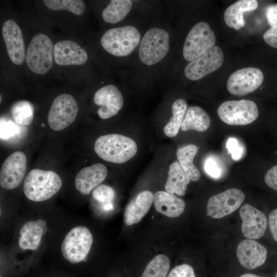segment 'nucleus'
I'll return each instance as SVG.
<instances>
[{"label":"nucleus","instance_id":"obj_13","mask_svg":"<svg viewBox=\"0 0 277 277\" xmlns=\"http://www.w3.org/2000/svg\"><path fill=\"white\" fill-rule=\"evenodd\" d=\"M27 163L26 156L22 151H17L9 155L1 169V186L7 190L17 187L24 179Z\"/></svg>","mask_w":277,"mask_h":277},{"label":"nucleus","instance_id":"obj_34","mask_svg":"<svg viewBox=\"0 0 277 277\" xmlns=\"http://www.w3.org/2000/svg\"><path fill=\"white\" fill-rule=\"evenodd\" d=\"M93 197L102 203H108L111 201L114 195L113 190L109 186L102 185L95 189L92 193Z\"/></svg>","mask_w":277,"mask_h":277},{"label":"nucleus","instance_id":"obj_23","mask_svg":"<svg viewBox=\"0 0 277 277\" xmlns=\"http://www.w3.org/2000/svg\"><path fill=\"white\" fill-rule=\"evenodd\" d=\"M258 6L255 0H240L230 5L225 10L224 19L230 28L239 30L243 27L246 22L243 13L255 10Z\"/></svg>","mask_w":277,"mask_h":277},{"label":"nucleus","instance_id":"obj_27","mask_svg":"<svg viewBox=\"0 0 277 277\" xmlns=\"http://www.w3.org/2000/svg\"><path fill=\"white\" fill-rule=\"evenodd\" d=\"M188 105L183 99L175 100L172 105V116L163 129L169 137H175L179 133L187 110Z\"/></svg>","mask_w":277,"mask_h":277},{"label":"nucleus","instance_id":"obj_22","mask_svg":"<svg viewBox=\"0 0 277 277\" xmlns=\"http://www.w3.org/2000/svg\"><path fill=\"white\" fill-rule=\"evenodd\" d=\"M153 203L157 212L169 217H178L185 208L183 200L164 191H159L154 194Z\"/></svg>","mask_w":277,"mask_h":277},{"label":"nucleus","instance_id":"obj_8","mask_svg":"<svg viewBox=\"0 0 277 277\" xmlns=\"http://www.w3.org/2000/svg\"><path fill=\"white\" fill-rule=\"evenodd\" d=\"M217 114L227 124L242 126L255 121L259 116V110L253 101L243 99L224 102L219 107Z\"/></svg>","mask_w":277,"mask_h":277},{"label":"nucleus","instance_id":"obj_38","mask_svg":"<svg viewBox=\"0 0 277 277\" xmlns=\"http://www.w3.org/2000/svg\"><path fill=\"white\" fill-rule=\"evenodd\" d=\"M266 17L269 25L274 27L277 25V3L268 6L266 8Z\"/></svg>","mask_w":277,"mask_h":277},{"label":"nucleus","instance_id":"obj_19","mask_svg":"<svg viewBox=\"0 0 277 277\" xmlns=\"http://www.w3.org/2000/svg\"><path fill=\"white\" fill-rule=\"evenodd\" d=\"M108 170L101 163H95L81 169L75 179L76 189L83 195H88L106 177Z\"/></svg>","mask_w":277,"mask_h":277},{"label":"nucleus","instance_id":"obj_11","mask_svg":"<svg viewBox=\"0 0 277 277\" xmlns=\"http://www.w3.org/2000/svg\"><path fill=\"white\" fill-rule=\"evenodd\" d=\"M224 61L222 50L217 46L208 49L185 68L184 74L189 80L197 81L220 68Z\"/></svg>","mask_w":277,"mask_h":277},{"label":"nucleus","instance_id":"obj_6","mask_svg":"<svg viewBox=\"0 0 277 277\" xmlns=\"http://www.w3.org/2000/svg\"><path fill=\"white\" fill-rule=\"evenodd\" d=\"M54 47L50 38L45 34H35L29 43L26 55L27 66L37 74L47 73L52 65Z\"/></svg>","mask_w":277,"mask_h":277},{"label":"nucleus","instance_id":"obj_36","mask_svg":"<svg viewBox=\"0 0 277 277\" xmlns=\"http://www.w3.org/2000/svg\"><path fill=\"white\" fill-rule=\"evenodd\" d=\"M264 180L269 187L277 191V165L273 166L267 171Z\"/></svg>","mask_w":277,"mask_h":277},{"label":"nucleus","instance_id":"obj_9","mask_svg":"<svg viewBox=\"0 0 277 277\" xmlns=\"http://www.w3.org/2000/svg\"><path fill=\"white\" fill-rule=\"evenodd\" d=\"M78 113V106L70 94L63 93L53 101L49 111L47 121L51 129L61 131L72 124Z\"/></svg>","mask_w":277,"mask_h":277},{"label":"nucleus","instance_id":"obj_3","mask_svg":"<svg viewBox=\"0 0 277 277\" xmlns=\"http://www.w3.org/2000/svg\"><path fill=\"white\" fill-rule=\"evenodd\" d=\"M138 30L132 26H125L107 30L101 38L104 50L118 57L131 54L141 42Z\"/></svg>","mask_w":277,"mask_h":277},{"label":"nucleus","instance_id":"obj_39","mask_svg":"<svg viewBox=\"0 0 277 277\" xmlns=\"http://www.w3.org/2000/svg\"><path fill=\"white\" fill-rule=\"evenodd\" d=\"M268 223L271 235L277 242V209H273L269 213Z\"/></svg>","mask_w":277,"mask_h":277},{"label":"nucleus","instance_id":"obj_4","mask_svg":"<svg viewBox=\"0 0 277 277\" xmlns=\"http://www.w3.org/2000/svg\"><path fill=\"white\" fill-rule=\"evenodd\" d=\"M170 45L169 35L162 28L153 27L143 35L139 46L138 57L145 65L152 66L167 55Z\"/></svg>","mask_w":277,"mask_h":277},{"label":"nucleus","instance_id":"obj_26","mask_svg":"<svg viewBox=\"0 0 277 277\" xmlns=\"http://www.w3.org/2000/svg\"><path fill=\"white\" fill-rule=\"evenodd\" d=\"M198 152V147L194 144H189L180 147L176 154L179 163L190 180L195 182L201 177L199 170L194 165L193 160Z\"/></svg>","mask_w":277,"mask_h":277},{"label":"nucleus","instance_id":"obj_15","mask_svg":"<svg viewBox=\"0 0 277 277\" xmlns=\"http://www.w3.org/2000/svg\"><path fill=\"white\" fill-rule=\"evenodd\" d=\"M2 34L10 60L16 65L23 64L25 49L20 27L14 21L8 19L3 25Z\"/></svg>","mask_w":277,"mask_h":277},{"label":"nucleus","instance_id":"obj_20","mask_svg":"<svg viewBox=\"0 0 277 277\" xmlns=\"http://www.w3.org/2000/svg\"><path fill=\"white\" fill-rule=\"evenodd\" d=\"M47 229V222L44 219H40L25 223L19 231V247L23 250H36Z\"/></svg>","mask_w":277,"mask_h":277},{"label":"nucleus","instance_id":"obj_30","mask_svg":"<svg viewBox=\"0 0 277 277\" xmlns=\"http://www.w3.org/2000/svg\"><path fill=\"white\" fill-rule=\"evenodd\" d=\"M11 111L13 120L20 125H29L33 120L34 107L27 101L15 103L11 107Z\"/></svg>","mask_w":277,"mask_h":277},{"label":"nucleus","instance_id":"obj_16","mask_svg":"<svg viewBox=\"0 0 277 277\" xmlns=\"http://www.w3.org/2000/svg\"><path fill=\"white\" fill-rule=\"evenodd\" d=\"M242 220V231L244 235L251 240L263 236L267 226L265 214L253 206L245 204L239 211Z\"/></svg>","mask_w":277,"mask_h":277},{"label":"nucleus","instance_id":"obj_37","mask_svg":"<svg viewBox=\"0 0 277 277\" xmlns=\"http://www.w3.org/2000/svg\"><path fill=\"white\" fill-rule=\"evenodd\" d=\"M263 39L269 46L277 48V25L267 30L263 35Z\"/></svg>","mask_w":277,"mask_h":277},{"label":"nucleus","instance_id":"obj_21","mask_svg":"<svg viewBox=\"0 0 277 277\" xmlns=\"http://www.w3.org/2000/svg\"><path fill=\"white\" fill-rule=\"evenodd\" d=\"M150 191H144L135 197L126 207L124 220L127 225L139 223L150 210L153 202Z\"/></svg>","mask_w":277,"mask_h":277},{"label":"nucleus","instance_id":"obj_41","mask_svg":"<svg viewBox=\"0 0 277 277\" xmlns=\"http://www.w3.org/2000/svg\"><path fill=\"white\" fill-rule=\"evenodd\" d=\"M2 101V96L1 95V102Z\"/></svg>","mask_w":277,"mask_h":277},{"label":"nucleus","instance_id":"obj_5","mask_svg":"<svg viewBox=\"0 0 277 277\" xmlns=\"http://www.w3.org/2000/svg\"><path fill=\"white\" fill-rule=\"evenodd\" d=\"M92 243L90 230L84 226H75L64 238L61 247L62 255L71 264L81 263L85 261Z\"/></svg>","mask_w":277,"mask_h":277},{"label":"nucleus","instance_id":"obj_28","mask_svg":"<svg viewBox=\"0 0 277 277\" xmlns=\"http://www.w3.org/2000/svg\"><path fill=\"white\" fill-rule=\"evenodd\" d=\"M132 7L130 0H112L104 9L102 17L105 22L115 24L123 20Z\"/></svg>","mask_w":277,"mask_h":277},{"label":"nucleus","instance_id":"obj_17","mask_svg":"<svg viewBox=\"0 0 277 277\" xmlns=\"http://www.w3.org/2000/svg\"><path fill=\"white\" fill-rule=\"evenodd\" d=\"M53 57L55 62L61 66L81 65L88 60L86 51L70 40L56 43L54 46Z\"/></svg>","mask_w":277,"mask_h":277},{"label":"nucleus","instance_id":"obj_32","mask_svg":"<svg viewBox=\"0 0 277 277\" xmlns=\"http://www.w3.org/2000/svg\"><path fill=\"white\" fill-rule=\"evenodd\" d=\"M203 167L206 174L215 180L221 179L225 171L221 160L215 154H210L206 157L204 159Z\"/></svg>","mask_w":277,"mask_h":277},{"label":"nucleus","instance_id":"obj_24","mask_svg":"<svg viewBox=\"0 0 277 277\" xmlns=\"http://www.w3.org/2000/svg\"><path fill=\"white\" fill-rule=\"evenodd\" d=\"M210 122L209 116L203 108L197 106H191L187 109L181 130L204 132L209 128Z\"/></svg>","mask_w":277,"mask_h":277},{"label":"nucleus","instance_id":"obj_2","mask_svg":"<svg viewBox=\"0 0 277 277\" xmlns=\"http://www.w3.org/2000/svg\"><path fill=\"white\" fill-rule=\"evenodd\" d=\"M62 186V179L56 172L33 169L25 177L23 191L28 199L42 202L51 198L58 192Z\"/></svg>","mask_w":277,"mask_h":277},{"label":"nucleus","instance_id":"obj_31","mask_svg":"<svg viewBox=\"0 0 277 277\" xmlns=\"http://www.w3.org/2000/svg\"><path fill=\"white\" fill-rule=\"evenodd\" d=\"M46 6L52 10H66L77 15L85 10V4L81 0H44Z\"/></svg>","mask_w":277,"mask_h":277},{"label":"nucleus","instance_id":"obj_14","mask_svg":"<svg viewBox=\"0 0 277 277\" xmlns=\"http://www.w3.org/2000/svg\"><path fill=\"white\" fill-rule=\"evenodd\" d=\"M94 103L99 106L97 114L102 119H108L116 115L124 104L121 92L114 85L109 84L100 88L95 93Z\"/></svg>","mask_w":277,"mask_h":277},{"label":"nucleus","instance_id":"obj_18","mask_svg":"<svg viewBox=\"0 0 277 277\" xmlns=\"http://www.w3.org/2000/svg\"><path fill=\"white\" fill-rule=\"evenodd\" d=\"M267 254L265 247L251 239L241 242L236 250L240 264L247 269H253L262 265L266 260Z\"/></svg>","mask_w":277,"mask_h":277},{"label":"nucleus","instance_id":"obj_33","mask_svg":"<svg viewBox=\"0 0 277 277\" xmlns=\"http://www.w3.org/2000/svg\"><path fill=\"white\" fill-rule=\"evenodd\" d=\"M226 147L232 159L236 161L241 160L245 155V145L238 138L229 137L226 141Z\"/></svg>","mask_w":277,"mask_h":277},{"label":"nucleus","instance_id":"obj_35","mask_svg":"<svg viewBox=\"0 0 277 277\" xmlns=\"http://www.w3.org/2000/svg\"><path fill=\"white\" fill-rule=\"evenodd\" d=\"M167 277H195L192 267L183 264L174 267Z\"/></svg>","mask_w":277,"mask_h":277},{"label":"nucleus","instance_id":"obj_29","mask_svg":"<svg viewBox=\"0 0 277 277\" xmlns=\"http://www.w3.org/2000/svg\"><path fill=\"white\" fill-rule=\"evenodd\" d=\"M170 266V260L166 255H157L147 264L141 277H167Z\"/></svg>","mask_w":277,"mask_h":277},{"label":"nucleus","instance_id":"obj_40","mask_svg":"<svg viewBox=\"0 0 277 277\" xmlns=\"http://www.w3.org/2000/svg\"><path fill=\"white\" fill-rule=\"evenodd\" d=\"M240 277H261L254 274L246 273L242 275Z\"/></svg>","mask_w":277,"mask_h":277},{"label":"nucleus","instance_id":"obj_25","mask_svg":"<svg viewBox=\"0 0 277 277\" xmlns=\"http://www.w3.org/2000/svg\"><path fill=\"white\" fill-rule=\"evenodd\" d=\"M190 180L179 163L175 161L170 165L169 168L168 175L165 185L166 191L183 196L185 193Z\"/></svg>","mask_w":277,"mask_h":277},{"label":"nucleus","instance_id":"obj_10","mask_svg":"<svg viewBox=\"0 0 277 277\" xmlns=\"http://www.w3.org/2000/svg\"><path fill=\"white\" fill-rule=\"evenodd\" d=\"M263 80L264 75L260 69L246 67L232 73L227 78L226 87L230 94L243 96L258 89Z\"/></svg>","mask_w":277,"mask_h":277},{"label":"nucleus","instance_id":"obj_12","mask_svg":"<svg viewBox=\"0 0 277 277\" xmlns=\"http://www.w3.org/2000/svg\"><path fill=\"white\" fill-rule=\"evenodd\" d=\"M245 199L244 193L237 188H230L212 196L207 205V214L214 219L228 215L239 208Z\"/></svg>","mask_w":277,"mask_h":277},{"label":"nucleus","instance_id":"obj_42","mask_svg":"<svg viewBox=\"0 0 277 277\" xmlns=\"http://www.w3.org/2000/svg\"><path fill=\"white\" fill-rule=\"evenodd\" d=\"M275 277H277V272H276V273Z\"/></svg>","mask_w":277,"mask_h":277},{"label":"nucleus","instance_id":"obj_7","mask_svg":"<svg viewBox=\"0 0 277 277\" xmlns=\"http://www.w3.org/2000/svg\"><path fill=\"white\" fill-rule=\"evenodd\" d=\"M215 36L208 24L200 22L189 32L183 49V55L188 62L194 61L213 47Z\"/></svg>","mask_w":277,"mask_h":277},{"label":"nucleus","instance_id":"obj_1","mask_svg":"<svg viewBox=\"0 0 277 277\" xmlns=\"http://www.w3.org/2000/svg\"><path fill=\"white\" fill-rule=\"evenodd\" d=\"M94 149L103 160L122 164L132 159L136 153V143L130 137L120 134H109L98 137Z\"/></svg>","mask_w":277,"mask_h":277}]
</instances>
